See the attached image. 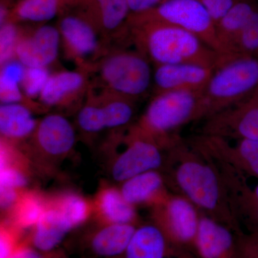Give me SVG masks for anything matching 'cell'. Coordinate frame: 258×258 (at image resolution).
Wrapping results in <instances>:
<instances>
[{
    "instance_id": "6da1fadb",
    "label": "cell",
    "mask_w": 258,
    "mask_h": 258,
    "mask_svg": "<svg viewBox=\"0 0 258 258\" xmlns=\"http://www.w3.org/2000/svg\"><path fill=\"white\" fill-rule=\"evenodd\" d=\"M167 187L193 204L204 215L242 232L231 208L221 173L210 158L195 150L181 137L166 150L161 171Z\"/></svg>"
},
{
    "instance_id": "7a4b0ae2",
    "label": "cell",
    "mask_w": 258,
    "mask_h": 258,
    "mask_svg": "<svg viewBox=\"0 0 258 258\" xmlns=\"http://www.w3.org/2000/svg\"><path fill=\"white\" fill-rule=\"evenodd\" d=\"M129 43L154 66L189 63L215 69L220 55L198 36L169 24L128 22Z\"/></svg>"
},
{
    "instance_id": "3957f363",
    "label": "cell",
    "mask_w": 258,
    "mask_h": 258,
    "mask_svg": "<svg viewBox=\"0 0 258 258\" xmlns=\"http://www.w3.org/2000/svg\"><path fill=\"white\" fill-rule=\"evenodd\" d=\"M258 92V55H220L203 92V119Z\"/></svg>"
},
{
    "instance_id": "277c9868",
    "label": "cell",
    "mask_w": 258,
    "mask_h": 258,
    "mask_svg": "<svg viewBox=\"0 0 258 258\" xmlns=\"http://www.w3.org/2000/svg\"><path fill=\"white\" fill-rule=\"evenodd\" d=\"M203 92L174 91L155 94L136 125L166 150L179 138L181 127L203 119Z\"/></svg>"
},
{
    "instance_id": "5b68a950",
    "label": "cell",
    "mask_w": 258,
    "mask_h": 258,
    "mask_svg": "<svg viewBox=\"0 0 258 258\" xmlns=\"http://www.w3.org/2000/svg\"><path fill=\"white\" fill-rule=\"evenodd\" d=\"M152 62L140 51L113 46L95 64L91 83L96 87L137 101L152 88Z\"/></svg>"
},
{
    "instance_id": "8992f818",
    "label": "cell",
    "mask_w": 258,
    "mask_h": 258,
    "mask_svg": "<svg viewBox=\"0 0 258 258\" xmlns=\"http://www.w3.org/2000/svg\"><path fill=\"white\" fill-rule=\"evenodd\" d=\"M152 209V222L164 234L171 256L194 258L197 255L196 240L201 215L198 209L176 194H169Z\"/></svg>"
},
{
    "instance_id": "52a82bcc",
    "label": "cell",
    "mask_w": 258,
    "mask_h": 258,
    "mask_svg": "<svg viewBox=\"0 0 258 258\" xmlns=\"http://www.w3.org/2000/svg\"><path fill=\"white\" fill-rule=\"evenodd\" d=\"M66 57L77 68L91 70L112 48L94 24L77 8L59 17L56 24Z\"/></svg>"
},
{
    "instance_id": "ba28073f",
    "label": "cell",
    "mask_w": 258,
    "mask_h": 258,
    "mask_svg": "<svg viewBox=\"0 0 258 258\" xmlns=\"http://www.w3.org/2000/svg\"><path fill=\"white\" fill-rule=\"evenodd\" d=\"M159 22L174 25L200 37L221 55L216 28L208 10L198 0H166L142 14L131 15L128 22Z\"/></svg>"
},
{
    "instance_id": "9c48e42d",
    "label": "cell",
    "mask_w": 258,
    "mask_h": 258,
    "mask_svg": "<svg viewBox=\"0 0 258 258\" xmlns=\"http://www.w3.org/2000/svg\"><path fill=\"white\" fill-rule=\"evenodd\" d=\"M122 140L124 149L114 155L110 167L114 181L121 184L142 173L162 171L166 163V149L137 125L129 126Z\"/></svg>"
},
{
    "instance_id": "30bf717a",
    "label": "cell",
    "mask_w": 258,
    "mask_h": 258,
    "mask_svg": "<svg viewBox=\"0 0 258 258\" xmlns=\"http://www.w3.org/2000/svg\"><path fill=\"white\" fill-rule=\"evenodd\" d=\"M195 150L217 162L223 163L244 176L258 179V141L227 139L200 134L186 140Z\"/></svg>"
},
{
    "instance_id": "8fae6325",
    "label": "cell",
    "mask_w": 258,
    "mask_h": 258,
    "mask_svg": "<svg viewBox=\"0 0 258 258\" xmlns=\"http://www.w3.org/2000/svg\"><path fill=\"white\" fill-rule=\"evenodd\" d=\"M200 134L227 140L258 141V92L205 119Z\"/></svg>"
},
{
    "instance_id": "7c38bea8",
    "label": "cell",
    "mask_w": 258,
    "mask_h": 258,
    "mask_svg": "<svg viewBox=\"0 0 258 258\" xmlns=\"http://www.w3.org/2000/svg\"><path fill=\"white\" fill-rule=\"evenodd\" d=\"M76 8L94 24L111 47L128 43V0H81Z\"/></svg>"
},
{
    "instance_id": "4fadbf2b",
    "label": "cell",
    "mask_w": 258,
    "mask_h": 258,
    "mask_svg": "<svg viewBox=\"0 0 258 258\" xmlns=\"http://www.w3.org/2000/svg\"><path fill=\"white\" fill-rule=\"evenodd\" d=\"M91 70L83 68L51 74L39 96V103L46 109L81 108L91 86Z\"/></svg>"
},
{
    "instance_id": "5bb4252c",
    "label": "cell",
    "mask_w": 258,
    "mask_h": 258,
    "mask_svg": "<svg viewBox=\"0 0 258 258\" xmlns=\"http://www.w3.org/2000/svg\"><path fill=\"white\" fill-rule=\"evenodd\" d=\"M60 34L56 25L40 24L34 29L22 28L15 58L26 68H47L58 58Z\"/></svg>"
},
{
    "instance_id": "9a60e30c",
    "label": "cell",
    "mask_w": 258,
    "mask_h": 258,
    "mask_svg": "<svg viewBox=\"0 0 258 258\" xmlns=\"http://www.w3.org/2000/svg\"><path fill=\"white\" fill-rule=\"evenodd\" d=\"M30 139L37 152L46 157L60 159L69 155L76 142V129L59 113H49L39 120Z\"/></svg>"
},
{
    "instance_id": "2e32d148",
    "label": "cell",
    "mask_w": 258,
    "mask_h": 258,
    "mask_svg": "<svg viewBox=\"0 0 258 258\" xmlns=\"http://www.w3.org/2000/svg\"><path fill=\"white\" fill-rule=\"evenodd\" d=\"M213 161L221 173L231 208L241 228L243 225L247 232L258 233V184L251 188L242 174L223 163Z\"/></svg>"
},
{
    "instance_id": "e0dca14e",
    "label": "cell",
    "mask_w": 258,
    "mask_h": 258,
    "mask_svg": "<svg viewBox=\"0 0 258 258\" xmlns=\"http://www.w3.org/2000/svg\"><path fill=\"white\" fill-rule=\"evenodd\" d=\"M215 69L199 64H158L153 71L154 95L174 91H203Z\"/></svg>"
},
{
    "instance_id": "ac0fdd59",
    "label": "cell",
    "mask_w": 258,
    "mask_h": 258,
    "mask_svg": "<svg viewBox=\"0 0 258 258\" xmlns=\"http://www.w3.org/2000/svg\"><path fill=\"white\" fill-rule=\"evenodd\" d=\"M196 252L199 258H240L236 232L201 213Z\"/></svg>"
},
{
    "instance_id": "d6986e66",
    "label": "cell",
    "mask_w": 258,
    "mask_h": 258,
    "mask_svg": "<svg viewBox=\"0 0 258 258\" xmlns=\"http://www.w3.org/2000/svg\"><path fill=\"white\" fill-rule=\"evenodd\" d=\"M165 178L161 171L142 173L121 183L120 191L125 201L135 208L138 205L152 207L169 195Z\"/></svg>"
},
{
    "instance_id": "ffe728a7",
    "label": "cell",
    "mask_w": 258,
    "mask_h": 258,
    "mask_svg": "<svg viewBox=\"0 0 258 258\" xmlns=\"http://www.w3.org/2000/svg\"><path fill=\"white\" fill-rule=\"evenodd\" d=\"M80 2L81 0H20L12 7L8 22L46 23L74 9Z\"/></svg>"
},
{
    "instance_id": "44dd1931",
    "label": "cell",
    "mask_w": 258,
    "mask_h": 258,
    "mask_svg": "<svg viewBox=\"0 0 258 258\" xmlns=\"http://www.w3.org/2000/svg\"><path fill=\"white\" fill-rule=\"evenodd\" d=\"M32 111L31 108L23 103L1 104V139L15 144L30 138L39 122Z\"/></svg>"
},
{
    "instance_id": "7402d4cb",
    "label": "cell",
    "mask_w": 258,
    "mask_h": 258,
    "mask_svg": "<svg viewBox=\"0 0 258 258\" xmlns=\"http://www.w3.org/2000/svg\"><path fill=\"white\" fill-rule=\"evenodd\" d=\"M33 228L34 245L40 250L47 252L57 247L74 227L60 209L49 201L45 212Z\"/></svg>"
},
{
    "instance_id": "603a6c76",
    "label": "cell",
    "mask_w": 258,
    "mask_h": 258,
    "mask_svg": "<svg viewBox=\"0 0 258 258\" xmlns=\"http://www.w3.org/2000/svg\"><path fill=\"white\" fill-rule=\"evenodd\" d=\"M123 254L125 258H165L171 256L164 234L153 222L137 227Z\"/></svg>"
},
{
    "instance_id": "cb8c5ba5",
    "label": "cell",
    "mask_w": 258,
    "mask_h": 258,
    "mask_svg": "<svg viewBox=\"0 0 258 258\" xmlns=\"http://www.w3.org/2000/svg\"><path fill=\"white\" fill-rule=\"evenodd\" d=\"M91 85L103 109L106 130L120 132L131 126L137 101Z\"/></svg>"
},
{
    "instance_id": "d4e9b609",
    "label": "cell",
    "mask_w": 258,
    "mask_h": 258,
    "mask_svg": "<svg viewBox=\"0 0 258 258\" xmlns=\"http://www.w3.org/2000/svg\"><path fill=\"white\" fill-rule=\"evenodd\" d=\"M257 10L251 0H238L215 23L217 40L221 48V55L228 52L236 38Z\"/></svg>"
},
{
    "instance_id": "484cf974",
    "label": "cell",
    "mask_w": 258,
    "mask_h": 258,
    "mask_svg": "<svg viewBox=\"0 0 258 258\" xmlns=\"http://www.w3.org/2000/svg\"><path fill=\"white\" fill-rule=\"evenodd\" d=\"M95 208L106 224H134L137 220L135 208L125 201L120 189L111 186L98 192Z\"/></svg>"
},
{
    "instance_id": "4316f807",
    "label": "cell",
    "mask_w": 258,
    "mask_h": 258,
    "mask_svg": "<svg viewBox=\"0 0 258 258\" xmlns=\"http://www.w3.org/2000/svg\"><path fill=\"white\" fill-rule=\"evenodd\" d=\"M136 229L134 224H106L93 236V251L103 257L124 254Z\"/></svg>"
},
{
    "instance_id": "83f0119b",
    "label": "cell",
    "mask_w": 258,
    "mask_h": 258,
    "mask_svg": "<svg viewBox=\"0 0 258 258\" xmlns=\"http://www.w3.org/2000/svg\"><path fill=\"white\" fill-rule=\"evenodd\" d=\"M76 120L81 132L86 135L94 136L106 130L103 109L91 85L82 106L78 110Z\"/></svg>"
},
{
    "instance_id": "f1b7e54d",
    "label": "cell",
    "mask_w": 258,
    "mask_h": 258,
    "mask_svg": "<svg viewBox=\"0 0 258 258\" xmlns=\"http://www.w3.org/2000/svg\"><path fill=\"white\" fill-rule=\"evenodd\" d=\"M47 202L36 193L22 194L13 208L15 224L20 228L34 227L47 208Z\"/></svg>"
},
{
    "instance_id": "f546056e",
    "label": "cell",
    "mask_w": 258,
    "mask_h": 258,
    "mask_svg": "<svg viewBox=\"0 0 258 258\" xmlns=\"http://www.w3.org/2000/svg\"><path fill=\"white\" fill-rule=\"evenodd\" d=\"M51 201L60 209L74 228L86 222L91 212L89 202L82 195L72 191L61 194Z\"/></svg>"
},
{
    "instance_id": "4dcf8cb0",
    "label": "cell",
    "mask_w": 258,
    "mask_h": 258,
    "mask_svg": "<svg viewBox=\"0 0 258 258\" xmlns=\"http://www.w3.org/2000/svg\"><path fill=\"white\" fill-rule=\"evenodd\" d=\"M222 55H258V10L249 19L228 52Z\"/></svg>"
},
{
    "instance_id": "1f68e13d",
    "label": "cell",
    "mask_w": 258,
    "mask_h": 258,
    "mask_svg": "<svg viewBox=\"0 0 258 258\" xmlns=\"http://www.w3.org/2000/svg\"><path fill=\"white\" fill-rule=\"evenodd\" d=\"M22 28L18 23L8 22L0 26V64L1 66L15 58V49Z\"/></svg>"
},
{
    "instance_id": "d6a6232c",
    "label": "cell",
    "mask_w": 258,
    "mask_h": 258,
    "mask_svg": "<svg viewBox=\"0 0 258 258\" xmlns=\"http://www.w3.org/2000/svg\"><path fill=\"white\" fill-rule=\"evenodd\" d=\"M50 75L47 68H26L21 83L24 94L32 101L35 98L38 99Z\"/></svg>"
},
{
    "instance_id": "836d02e7",
    "label": "cell",
    "mask_w": 258,
    "mask_h": 258,
    "mask_svg": "<svg viewBox=\"0 0 258 258\" xmlns=\"http://www.w3.org/2000/svg\"><path fill=\"white\" fill-rule=\"evenodd\" d=\"M236 235L240 258H258V233L242 231Z\"/></svg>"
},
{
    "instance_id": "e575fe53",
    "label": "cell",
    "mask_w": 258,
    "mask_h": 258,
    "mask_svg": "<svg viewBox=\"0 0 258 258\" xmlns=\"http://www.w3.org/2000/svg\"><path fill=\"white\" fill-rule=\"evenodd\" d=\"M208 10L216 23L238 0H198Z\"/></svg>"
},
{
    "instance_id": "d590c367",
    "label": "cell",
    "mask_w": 258,
    "mask_h": 258,
    "mask_svg": "<svg viewBox=\"0 0 258 258\" xmlns=\"http://www.w3.org/2000/svg\"><path fill=\"white\" fill-rule=\"evenodd\" d=\"M15 235L8 227H2L0 235V258H9L16 248Z\"/></svg>"
},
{
    "instance_id": "8d00e7d4",
    "label": "cell",
    "mask_w": 258,
    "mask_h": 258,
    "mask_svg": "<svg viewBox=\"0 0 258 258\" xmlns=\"http://www.w3.org/2000/svg\"><path fill=\"white\" fill-rule=\"evenodd\" d=\"M131 15L142 14L157 8L166 0H128Z\"/></svg>"
},
{
    "instance_id": "74e56055",
    "label": "cell",
    "mask_w": 258,
    "mask_h": 258,
    "mask_svg": "<svg viewBox=\"0 0 258 258\" xmlns=\"http://www.w3.org/2000/svg\"><path fill=\"white\" fill-rule=\"evenodd\" d=\"M9 258H42V257L34 249L26 246H19L15 249Z\"/></svg>"
}]
</instances>
